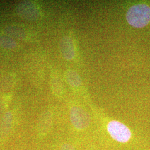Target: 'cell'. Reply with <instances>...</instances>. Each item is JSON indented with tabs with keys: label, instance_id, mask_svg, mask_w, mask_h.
Segmentation results:
<instances>
[{
	"label": "cell",
	"instance_id": "cell-1",
	"mask_svg": "<svg viewBox=\"0 0 150 150\" xmlns=\"http://www.w3.org/2000/svg\"><path fill=\"white\" fill-rule=\"evenodd\" d=\"M129 24L136 28L145 27L150 21V7L146 4L132 6L126 13Z\"/></svg>",
	"mask_w": 150,
	"mask_h": 150
},
{
	"label": "cell",
	"instance_id": "cell-2",
	"mask_svg": "<svg viewBox=\"0 0 150 150\" xmlns=\"http://www.w3.org/2000/svg\"><path fill=\"white\" fill-rule=\"evenodd\" d=\"M17 15L22 19L32 21L38 20L41 16L37 5L31 1H22L16 7Z\"/></svg>",
	"mask_w": 150,
	"mask_h": 150
},
{
	"label": "cell",
	"instance_id": "cell-3",
	"mask_svg": "<svg viewBox=\"0 0 150 150\" xmlns=\"http://www.w3.org/2000/svg\"><path fill=\"white\" fill-rule=\"evenodd\" d=\"M107 131L112 138L119 142H127L131 138L132 134L130 129L118 121L110 122L107 125Z\"/></svg>",
	"mask_w": 150,
	"mask_h": 150
},
{
	"label": "cell",
	"instance_id": "cell-4",
	"mask_svg": "<svg viewBox=\"0 0 150 150\" xmlns=\"http://www.w3.org/2000/svg\"><path fill=\"white\" fill-rule=\"evenodd\" d=\"M70 120L76 129H85L90 122V118L85 111L80 107H72L70 111Z\"/></svg>",
	"mask_w": 150,
	"mask_h": 150
},
{
	"label": "cell",
	"instance_id": "cell-5",
	"mask_svg": "<svg viewBox=\"0 0 150 150\" xmlns=\"http://www.w3.org/2000/svg\"><path fill=\"white\" fill-rule=\"evenodd\" d=\"M13 120L11 111L6 112L0 118V141L5 139L10 134Z\"/></svg>",
	"mask_w": 150,
	"mask_h": 150
},
{
	"label": "cell",
	"instance_id": "cell-6",
	"mask_svg": "<svg viewBox=\"0 0 150 150\" xmlns=\"http://www.w3.org/2000/svg\"><path fill=\"white\" fill-rule=\"evenodd\" d=\"M60 50L62 56L67 60H71L74 57L75 51L71 38L64 36L60 42Z\"/></svg>",
	"mask_w": 150,
	"mask_h": 150
},
{
	"label": "cell",
	"instance_id": "cell-7",
	"mask_svg": "<svg viewBox=\"0 0 150 150\" xmlns=\"http://www.w3.org/2000/svg\"><path fill=\"white\" fill-rule=\"evenodd\" d=\"M6 35L19 40H24L27 38V33L25 30L19 26L10 25L4 29Z\"/></svg>",
	"mask_w": 150,
	"mask_h": 150
},
{
	"label": "cell",
	"instance_id": "cell-8",
	"mask_svg": "<svg viewBox=\"0 0 150 150\" xmlns=\"http://www.w3.org/2000/svg\"><path fill=\"white\" fill-rule=\"evenodd\" d=\"M51 125V116L50 113L45 112L42 113L38 120V129L41 135H45L48 132Z\"/></svg>",
	"mask_w": 150,
	"mask_h": 150
},
{
	"label": "cell",
	"instance_id": "cell-9",
	"mask_svg": "<svg viewBox=\"0 0 150 150\" xmlns=\"http://www.w3.org/2000/svg\"><path fill=\"white\" fill-rule=\"evenodd\" d=\"M16 46V41L13 38L6 35L0 36V47L6 50H13Z\"/></svg>",
	"mask_w": 150,
	"mask_h": 150
},
{
	"label": "cell",
	"instance_id": "cell-10",
	"mask_svg": "<svg viewBox=\"0 0 150 150\" xmlns=\"http://www.w3.org/2000/svg\"><path fill=\"white\" fill-rule=\"evenodd\" d=\"M66 79L71 86H79L80 79L78 75L73 71H69L66 74Z\"/></svg>",
	"mask_w": 150,
	"mask_h": 150
},
{
	"label": "cell",
	"instance_id": "cell-11",
	"mask_svg": "<svg viewBox=\"0 0 150 150\" xmlns=\"http://www.w3.org/2000/svg\"><path fill=\"white\" fill-rule=\"evenodd\" d=\"M14 79L12 75H7L0 81V88L6 90L12 87Z\"/></svg>",
	"mask_w": 150,
	"mask_h": 150
},
{
	"label": "cell",
	"instance_id": "cell-12",
	"mask_svg": "<svg viewBox=\"0 0 150 150\" xmlns=\"http://www.w3.org/2000/svg\"><path fill=\"white\" fill-rule=\"evenodd\" d=\"M60 150H74V149L72 145L70 144H64L61 147Z\"/></svg>",
	"mask_w": 150,
	"mask_h": 150
},
{
	"label": "cell",
	"instance_id": "cell-13",
	"mask_svg": "<svg viewBox=\"0 0 150 150\" xmlns=\"http://www.w3.org/2000/svg\"><path fill=\"white\" fill-rule=\"evenodd\" d=\"M5 102L2 98H0V114L3 112L5 108Z\"/></svg>",
	"mask_w": 150,
	"mask_h": 150
}]
</instances>
